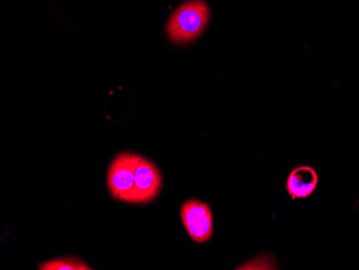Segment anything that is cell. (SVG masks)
Wrapping results in <instances>:
<instances>
[{
	"label": "cell",
	"mask_w": 359,
	"mask_h": 270,
	"mask_svg": "<svg viewBox=\"0 0 359 270\" xmlns=\"http://www.w3.org/2000/svg\"><path fill=\"white\" fill-rule=\"evenodd\" d=\"M183 224L189 237L198 243H207L213 234V217L207 203L197 199L187 201L181 208Z\"/></svg>",
	"instance_id": "3"
},
{
	"label": "cell",
	"mask_w": 359,
	"mask_h": 270,
	"mask_svg": "<svg viewBox=\"0 0 359 270\" xmlns=\"http://www.w3.org/2000/svg\"><path fill=\"white\" fill-rule=\"evenodd\" d=\"M318 184L316 171L310 166H300L290 173L286 189L292 199L308 198Z\"/></svg>",
	"instance_id": "5"
},
{
	"label": "cell",
	"mask_w": 359,
	"mask_h": 270,
	"mask_svg": "<svg viewBox=\"0 0 359 270\" xmlns=\"http://www.w3.org/2000/svg\"><path fill=\"white\" fill-rule=\"evenodd\" d=\"M209 18V8L203 0L183 4L167 24L169 38L175 43H185L198 38L207 28Z\"/></svg>",
	"instance_id": "1"
},
{
	"label": "cell",
	"mask_w": 359,
	"mask_h": 270,
	"mask_svg": "<svg viewBox=\"0 0 359 270\" xmlns=\"http://www.w3.org/2000/svg\"><path fill=\"white\" fill-rule=\"evenodd\" d=\"M40 270H90L83 261L76 257H62L40 264Z\"/></svg>",
	"instance_id": "6"
},
{
	"label": "cell",
	"mask_w": 359,
	"mask_h": 270,
	"mask_svg": "<svg viewBox=\"0 0 359 270\" xmlns=\"http://www.w3.org/2000/svg\"><path fill=\"white\" fill-rule=\"evenodd\" d=\"M161 187V176L158 169L142 157L135 173V187L130 203H150L158 195Z\"/></svg>",
	"instance_id": "4"
},
{
	"label": "cell",
	"mask_w": 359,
	"mask_h": 270,
	"mask_svg": "<svg viewBox=\"0 0 359 270\" xmlns=\"http://www.w3.org/2000/svg\"><path fill=\"white\" fill-rule=\"evenodd\" d=\"M142 156L122 153L113 160L108 171L109 191L114 198L130 203L135 187V173Z\"/></svg>",
	"instance_id": "2"
}]
</instances>
